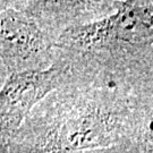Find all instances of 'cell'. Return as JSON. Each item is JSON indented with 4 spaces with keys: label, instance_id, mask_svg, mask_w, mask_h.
Wrapping results in <instances>:
<instances>
[{
    "label": "cell",
    "instance_id": "obj_6",
    "mask_svg": "<svg viewBox=\"0 0 153 153\" xmlns=\"http://www.w3.org/2000/svg\"><path fill=\"white\" fill-rule=\"evenodd\" d=\"M135 153H153V112L146 110V117L136 141L133 143Z\"/></svg>",
    "mask_w": 153,
    "mask_h": 153
},
{
    "label": "cell",
    "instance_id": "obj_7",
    "mask_svg": "<svg viewBox=\"0 0 153 153\" xmlns=\"http://www.w3.org/2000/svg\"><path fill=\"white\" fill-rule=\"evenodd\" d=\"M78 153H135L133 144L129 145H121L109 149H100V150H90V151H83Z\"/></svg>",
    "mask_w": 153,
    "mask_h": 153
},
{
    "label": "cell",
    "instance_id": "obj_1",
    "mask_svg": "<svg viewBox=\"0 0 153 153\" xmlns=\"http://www.w3.org/2000/svg\"><path fill=\"white\" fill-rule=\"evenodd\" d=\"M73 55L71 81L31 111L5 153H78L136 141L146 110L125 71L91 56Z\"/></svg>",
    "mask_w": 153,
    "mask_h": 153
},
{
    "label": "cell",
    "instance_id": "obj_2",
    "mask_svg": "<svg viewBox=\"0 0 153 153\" xmlns=\"http://www.w3.org/2000/svg\"><path fill=\"white\" fill-rule=\"evenodd\" d=\"M115 9V1L1 0V84L16 73L49 68L66 30L101 19Z\"/></svg>",
    "mask_w": 153,
    "mask_h": 153
},
{
    "label": "cell",
    "instance_id": "obj_4",
    "mask_svg": "<svg viewBox=\"0 0 153 153\" xmlns=\"http://www.w3.org/2000/svg\"><path fill=\"white\" fill-rule=\"evenodd\" d=\"M74 69V55L58 49L49 68L16 73L1 84L0 153L6 152L31 111L49 94L71 81Z\"/></svg>",
    "mask_w": 153,
    "mask_h": 153
},
{
    "label": "cell",
    "instance_id": "obj_5",
    "mask_svg": "<svg viewBox=\"0 0 153 153\" xmlns=\"http://www.w3.org/2000/svg\"><path fill=\"white\" fill-rule=\"evenodd\" d=\"M126 81L142 107L153 112V47L128 61L124 67Z\"/></svg>",
    "mask_w": 153,
    "mask_h": 153
},
{
    "label": "cell",
    "instance_id": "obj_3",
    "mask_svg": "<svg viewBox=\"0 0 153 153\" xmlns=\"http://www.w3.org/2000/svg\"><path fill=\"white\" fill-rule=\"evenodd\" d=\"M153 47V1H116L112 14L66 30L57 49L88 55L112 68Z\"/></svg>",
    "mask_w": 153,
    "mask_h": 153
}]
</instances>
